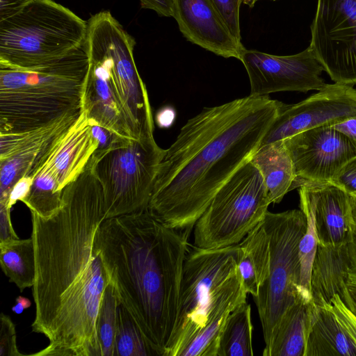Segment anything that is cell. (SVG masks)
I'll list each match as a JSON object with an SVG mask.
<instances>
[{"instance_id":"cell-1","label":"cell","mask_w":356,"mask_h":356,"mask_svg":"<svg viewBox=\"0 0 356 356\" xmlns=\"http://www.w3.org/2000/svg\"><path fill=\"white\" fill-rule=\"evenodd\" d=\"M62 197V208L49 218L31 212L35 259L31 326L49 341L32 355L101 356L97 320L110 282L95 246L105 212L92 156Z\"/></svg>"},{"instance_id":"cell-2","label":"cell","mask_w":356,"mask_h":356,"mask_svg":"<svg viewBox=\"0 0 356 356\" xmlns=\"http://www.w3.org/2000/svg\"><path fill=\"white\" fill-rule=\"evenodd\" d=\"M282 103L249 95L203 108L165 149L148 209L173 227L193 229L218 190L258 149Z\"/></svg>"},{"instance_id":"cell-3","label":"cell","mask_w":356,"mask_h":356,"mask_svg":"<svg viewBox=\"0 0 356 356\" xmlns=\"http://www.w3.org/2000/svg\"><path fill=\"white\" fill-rule=\"evenodd\" d=\"M192 229L173 227L148 207L104 219L95 236L109 282L154 355L176 325Z\"/></svg>"},{"instance_id":"cell-4","label":"cell","mask_w":356,"mask_h":356,"mask_svg":"<svg viewBox=\"0 0 356 356\" xmlns=\"http://www.w3.org/2000/svg\"><path fill=\"white\" fill-rule=\"evenodd\" d=\"M238 244L190 246L183 266L175 327L163 356H218L229 313L248 294L237 266Z\"/></svg>"},{"instance_id":"cell-5","label":"cell","mask_w":356,"mask_h":356,"mask_svg":"<svg viewBox=\"0 0 356 356\" xmlns=\"http://www.w3.org/2000/svg\"><path fill=\"white\" fill-rule=\"evenodd\" d=\"M88 67L83 44L34 69L0 67V134L30 131L81 109Z\"/></svg>"},{"instance_id":"cell-6","label":"cell","mask_w":356,"mask_h":356,"mask_svg":"<svg viewBox=\"0 0 356 356\" xmlns=\"http://www.w3.org/2000/svg\"><path fill=\"white\" fill-rule=\"evenodd\" d=\"M87 22L53 0H34L0 21V67L31 70L81 47Z\"/></svg>"},{"instance_id":"cell-7","label":"cell","mask_w":356,"mask_h":356,"mask_svg":"<svg viewBox=\"0 0 356 356\" xmlns=\"http://www.w3.org/2000/svg\"><path fill=\"white\" fill-rule=\"evenodd\" d=\"M270 250L268 275L253 297L260 319L266 356L280 323L286 311L300 298L298 247L307 227L301 209L268 211L263 220Z\"/></svg>"},{"instance_id":"cell-8","label":"cell","mask_w":356,"mask_h":356,"mask_svg":"<svg viewBox=\"0 0 356 356\" xmlns=\"http://www.w3.org/2000/svg\"><path fill=\"white\" fill-rule=\"evenodd\" d=\"M271 201L259 170L250 161L218 190L193 227V245L217 249L238 244L260 222Z\"/></svg>"},{"instance_id":"cell-9","label":"cell","mask_w":356,"mask_h":356,"mask_svg":"<svg viewBox=\"0 0 356 356\" xmlns=\"http://www.w3.org/2000/svg\"><path fill=\"white\" fill-rule=\"evenodd\" d=\"M165 154L154 137L94 152V170L104 192L105 219L148 207Z\"/></svg>"},{"instance_id":"cell-10","label":"cell","mask_w":356,"mask_h":356,"mask_svg":"<svg viewBox=\"0 0 356 356\" xmlns=\"http://www.w3.org/2000/svg\"><path fill=\"white\" fill-rule=\"evenodd\" d=\"M106 22V11L96 13L87 22L83 46L89 67L83 107L91 120L122 138L136 140L124 112Z\"/></svg>"},{"instance_id":"cell-11","label":"cell","mask_w":356,"mask_h":356,"mask_svg":"<svg viewBox=\"0 0 356 356\" xmlns=\"http://www.w3.org/2000/svg\"><path fill=\"white\" fill-rule=\"evenodd\" d=\"M309 47L334 83L356 84V0H317Z\"/></svg>"},{"instance_id":"cell-12","label":"cell","mask_w":356,"mask_h":356,"mask_svg":"<svg viewBox=\"0 0 356 356\" xmlns=\"http://www.w3.org/2000/svg\"><path fill=\"white\" fill-rule=\"evenodd\" d=\"M82 109L68 112L30 131L0 134V202L8 204L12 189L22 179H33Z\"/></svg>"},{"instance_id":"cell-13","label":"cell","mask_w":356,"mask_h":356,"mask_svg":"<svg viewBox=\"0 0 356 356\" xmlns=\"http://www.w3.org/2000/svg\"><path fill=\"white\" fill-rule=\"evenodd\" d=\"M240 60L248 75L250 94L265 96L284 91L306 92L325 86L321 76L324 68L312 50L289 56H277L245 49Z\"/></svg>"},{"instance_id":"cell-14","label":"cell","mask_w":356,"mask_h":356,"mask_svg":"<svg viewBox=\"0 0 356 356\" xmlns=\"http://www.w3.org/2000/svg\"><path fill=\"white\" fill-rule=\"evenodd\" d=\"M355 115L356 89L337 83L325 84L318 92L299 103H282L260 146L310 129L340 123Z\"/></svg>"},{"instance_id":"cell-15","label":"cell","mask_w":356,"mask_h":356,"mask_svg":"<svg viewBox=\"0 0 356 356\" xmlns=\"http://www.w3.org/2000/svg\"><path fill=\"white\" fill-rule=\"evenodd\" d=\"M283 140L293 162L298 188L303 181L330 182L356 156V145L332 125L303 131Z\"/></svg>"},{"instance_id":"cell-16","label":"cell","mask_w":356,"mask_h":356,"mask_svg":"<svg viewBox=\"0 0 356 356\" xmlns=\"http://www.w3.org/2000/svg\"><path fill=\"white\" fill-rule=\"evenodd\" d=\"M106 26L122 103L129 128L135 139L154 137V120L147 91L135 64L134 38L109 11Z\"/></svg>"},{"instance_id":"cell-17","label":"cell","mask_w":356,"mask_h":356,"mask_svg":"<svg viewBox=\"0 0 356 356\" xmlns=\"http://www.w3.org/2000/svg\"><path fill=\"white\" fill-rule=\"evenodd\" d=\"M191 43L223 58L240 60L245 49L211 0H174V17Z\"/></svg>"},{"instance_id":"cell-18","label":"cell","mask_w":356,"mask_h":356,"mask_svg":"<svg viewBox=\"0 0 356 356\" xmlns=\"http://www.w3.org/2000/svg\"><path fill=\"white\" fill-rule=\"evenodd\" d=\"M298 193L312 209L318 244L347 245L353 225L350 195L331 182L303 181Z\"/></svg>"},{"instance_id":"cell-19","label":"cell","mask_w":356,"mask_h":356,"mask_svg":"<svg viewBox=\"0 0 356 356\" xmlns=\"http://www.w3.org/2000/svg\"><path fill=\"white\" fill-rule=\"evenodd\" d=\"M98 145L83 104L79 118L56 143L42 166L52 172L63 191L83 170Z\"/></svg>"},{"instance_id":"cell-20","label":"cell","mask_w":356,"mask_h":356,"mask_svg":"<svg viewBox=\"0 0 356 356\" xmlns=\"http://www.w3.org/2000/svg\"><path fill=\"white\" fill-rule=\"evenodd\" d=\"M352 271L347 245H318L310 276V298L316 306L330 304L336 294L342 296L348 273Z\"/></svg>"},{"instance_id":"cell-21","label":"cell","mask_w":356,"mask_h":356,"mask_svg":"<svg viewBox=\"0 0 356 356\" xmlns=\"http://www.w3.org/2000/svg\"><path fill=\"white\" fill-rule=\"evenodd\" d=\"M250 161L261 172L271 203H279L289 191L298 188L291 156L284 140L260 146Z\"/></svg>"},{"instance_id":"cell-22","label":"cell","mask_w":356,"mask_h":356,"mask_svg":"<svg viewBox=\"0 0 356 356\" xmlns=\"http://www.w3.org/2000/svg\"><path fill=\"white\" fill-rule=\"evenodd\" d=\"M356 356V345L328 304L316 306L307 336L305 356Z\"/></svg>"},{"instance_id":"cell-23","label":"cell","mask_w":356,"mask_h":356,"mask_svg":"<svg viewBox=\"0 0 356 356\" xmlns=\"http://www.w3.org/2000/svg\"><path fill=\"white\" fill-rule=\"evenodd\" d=\"M237 266L248 293L255 297L268 275L270 250L263 220L238 244Z\"/></svg>"},{"instance_id":"cell-24","label":"cell","mask_w":356,"mask_h":356,"mask_svg":"<svg viewBox=\"0 0 356 356\" xmlns=\"http://www.w3.org/2000/svg\"><path fill=\"white\" fill-rule=\"evenodd\" d=\"M314 304L298 299L284 314L266 356H305Z\"/></svg>"},{"instance_id":"cell-25","label":"cell","mask_w":356,"mask_h":356,"mask_svg":"<svg viewBox=\"0 0 356 356\" xmlns=\"http://www.w3.org/2000/svg\"><path fill=\"white\" fill-rule=\"evenodd\" d=\"M0 265L10 282L21 292L33 285L35 275V259L31 236L0 244Z\"/></svg>"},{"instance_id":"cell-26","label":"cell","mask_w":356,"mask_h":356,"mask_svg":"<svg viewBox=\"0 0 356 356\" xmlns=\"http://www.w3.org/2000/svg\"><path fill=\"white\" fill-rule=\"evenodd\" d=\"M253 325L251 307L247 301L228 315L221 332L218 356H252Z\"/></svg>"},{"instance_id":"cell-27","label":"cell","mask_w":356,"mask_h":356,"mask_svg":"<svg viewBox=\"0 0 356 356\" xmlns=\"http://www.w3.org/2000/svg\"><path fill=\"white\" fill-rule=\"evenodd\" d=\"M63 191L52 172L42 166L34 175L29 191L22 200L31 212L43 218H49L63 207Z\"/></svg>"},{"instance_id":"cell-28","label":"cell","mask_w":356,"mask_h":356,"mask_svg":"<svg viewBox=\"0 0 356 356\" xmlns=\"http://www.w3.org/2000/svg\"><path fill=\"white\" fill-rule=\"evenodd\" d=\"M119 300L109 283L104 293L97 320V333L101 356H115Z\"/></svg>"},{"instance_id":"cell-29","label":"cell","mask_w":356,"mask_h":356,"mask_svg":"<svg viewBox=\"0 0 356 356\" xmlns=\"http://www.w3.org/2000/svg\"><path fill=\"white\" fill-rule=\"evenodd\" d=\"M300 207L305 214L307 227L300 241L298 247L300 261L299 287L302 296L308 300H311L310 276L318 242L312 209L307 204L301 200H300Z\"/></svg>"},{"instance_id":"cell-30","label":"cell","mask_w":356,"mask_h":356,"mask_svg":"<svg viewBox=\"0 0 356 356\" xmlns=\"http://www.w3.org/2000/svg\"><path fill=\"white\" fill-rule=\"evenodd\" d=\"M116 355H154L140 331L127 310L120 305L118 307V325L115 338Z\"/></svg>"},{"instance_id":"cell-31","label":"cell","mask_w":356,"mask_h":356,"mask_svg":"<svg viewBox=\"0 0 356 356\" xmlns=\"http://www.w3.org/2000/svg\"><path fill=\"white\" fill-rule=\"evenodd\" d=\"M338 322L356 345V314L344 303L339 294L334 295L328 304Z\"/></svg>"},{"instance_id":"cell-32","label":"cell","mask_w":356,"mask_h":356,"mask_svg":"<svg viewBox=\"0 0 356 356\" xmlns=\"http://www.w3.org/2000/svg\"><path fill=\"white\" fill-rule=\"evenodd\" d=\"M232 34L241 41L239 11L241 0H211Z\"/></svg>"},{"instance_id":"cell-33","label":"cell","mask_w":356,"mask_h":356,"mask_svg":"<svg viewBox=\"0 0 356 356\" xmlns=\"http://www.w3.org/2000/svg\"><path fill=\"white\" fill-rule=\"evenodd\" d=\"M0 331V356H22L17 346L15 325L9 316L1 313Z\"/></svg>"},{"instance_id":"cell-34","label":"cell","mask_w":356,"mask_h":356,"mask_svg":"<svg viewBox=\"0 0 356 356\" xmlns=\"http://www.w3.org/2000/svg\"><path fill=\"white\" fill-rule=\"evenodd\" d=\"M330 182L349 195L356 197V156L347 161Z\"/></svg>"},{"instance_id":"cell-35","label":"cell","mask_w":356,"mask_h":356,"mask_svg":"<svg viewBox=\"0 0 356 356\" xmlns=\"http://www.w3.org/2000/svg\"><path fill=\"white\" fill-rule=\"evenodd\" d=\"M10 209L7 203L0 202V244L19 238L11 222Z\"/></svg>"},{"instance_id":"cell-36","label":"cell","mask_w":356,"mask_h":356,"mask_svg":"<svg viewBox=\"0 0 356 356\" xmlns=\"http://www.w3.org/2000/svg\"><path fill=\"white\" fill-rule=\"evenodd\" d=\"M141 8L155 11L163 17H174V0H140Z\"/></svg>"},{"instance_id":"cell-37","label":"cell","mask_w":356,"mask_h":356,"mask_svg":"<svg viewBox=\"0 0 356 356\" xmlns=\"http://www.w3.org/2000/svg\"><path fill=\"white\" fill-rule=\"evenodd\" d=\"M341 298L356 314V271L348 273Z\"/></svg>"},{"instance_id":"cell-38","label":"cell","mask_w":356,"mask_h":356,"mask_svg":"<svg viewBox=\"0 0 356 356\" xmlns=\"http://www.w3.org/2000/svg\"><path fill=\"white\" fill-rule=\"evenodd\" d=\"M34 0H0V21L22 10Z\"/></svg>"},{"instance_id":"cell-39","label":"cell","mask_w":356,"mask_h":356,"mask_svg":"<svg viewBox=\"0 0 356 356\" xmlns=\"http://www.w3.org/2000/svg\"><path fill=\"white\" fill-rule=\"evenodd\" d=\"M176 118L175 109L167 106L159 109L155 116L156 123L160 128H168L175 122Z\"/></svg>"},{"instance_id":"cell-40","label":"cell","mask_w":356,"mask_h":356,"mask_svg":"<svg viewBox=\"0 0 356 356\" xmlns=\"http://www.w3.org/2000/svg\"><path fill=\"white\" fill-rule=\"evenodd\" d=\"M332 127L346 136L356 145V115Z\"/></svg>"},{"instance_id":"cell-41","label":"cell","mask_w":356,"mask_h":356,"mask_svg":"<svg viewBox=\"0 0 356 356\" xmlns=\"http://www.w3.org/2000/svg\"><path fill=\"white\" fill-rule=\"evenodd\" d=\"M347 250L352 271H356V225L354 223L350 239L347 244Z\"/></svg>"},{"instance_id":"cell-42","label":"cell","mask_w":356,"mask_h":356,"mask_svg":"<svg viewBox=\"0 0 356 356\" xmlns=\"http://www.w3.org/2000/svg\"><path fill=\"white\" fill-rule=\"evenodd\" d=\"M31 302L29 299L19 296L15 299V304L12 307V310L15 314H20L24 309L30 307Z\"/></svg>"},{"instance_id":"cell-43","label":"cell","mask_w":356,"mask_h":356,"mask_svg":"<svg viewBox=\"0 0 356 356\" xmlns=\"http://www.w3.org/2000/svg\"><path fill=\"white\" fill-rule=\"evenodd\" d=\"M351 212L353 223L356 225V197L350 195Z\"/></svg>"},{"instance_id":"cell-44","label":"cell","mask_w":356,"mask_h":356,"mask_svg":"<svg viewBox=\"0 0 356 356\" xmlns=\"http://www.w3.org/2000/svg\"><path fill=\"white\" fill-rule=\"evenodd\" d=\"M261 0H241L242 4L246 5L250 8H252L254 6L257 2ZM269 1H277V0H269Z\"/></svg>"}]
</instances>
